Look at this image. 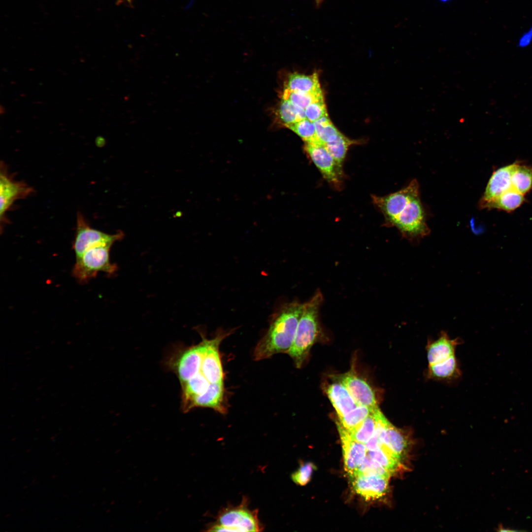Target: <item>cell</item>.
<instances>
[{
    "label": "cell",
    "instance_id": "cell-1",
    "mask_svg": "<svg viewBox=\"0 0 532 532\" xmlns=\"http://www.w3.org/2000/svg\"><path fill=\"white\" fill-rule=\"evenodd\" d=\"M373 199L387 224L396 227L407 240L418 243L430 234L416 180L396 192Z\"/></svg>",
    "mask_w": 532,
    "mask_h": 532
},
{
    "label": "cell",
    "instance_id": "cell-2",
    "mask_svg": "<svg viewBox=\"0 0 532 532\" xmlns=\"http://www.w3.org/2000/svg\"><path fill=\"white\" fill-rule=\"evenodd\" d=\"M118 233L109 234L92 228L89 224L79 226L72 244L75 263L72 275L80 283H86L99 272L114 273L117 266L110 260L112 244L119 240Z\"/></svg>",
    "mask_w": 532,
    "mask_h": 532
},
{
    "label": "cell",
    "instance_id": "cell-3",
    "mask_svg": "<svg viewBox=\"0 0 532 532\" xmlns=\"http://www.w3.org/2000/svg\"><path fill=\"white\" fill-rule=\"evenodd\" d=\"M303 304L298 301L284 304L273 315L269 328L257 344L254 352L256 361L288 353L295 336Z\"/></svg>",
    "mask_w": 532,
    "mask_h": 532
},
{
    "label": "cell",
    "instance_id": "cell-4",
    "mask_svg": "<svg viewBox=\"0 0 532 532\" xmlns=\"http://www.w3.org/2000/svg\"><path fill=\"white\" fill-rule=\"evenodd\" d=\"M323 300V295L317 291L308 301L303 303L293 344L288 352L297 367H300L311 347L321 333L319 311Z\"/></svg>",
    "mask_w": 532,
    "mask_h": 532
},
{
    "label": "cell",
    "instance_id": "cell-5",
    "mask_svg": "<svg viewBox=\"0 0 532 532\" xmlns=\"http://www.w3.org/2000/svg\"><path fill=\"white\" fill-rule=\"evenodd\" d=\"M244 498L237 506L228 505L218 513L217 524L231 528L233 532H260L263 527L258 517V510H250Z\"/></svg>",
    "mask_w": 532,
    "mask_h": 532
},
{
    "label": "cell",
    "instance_id": "cell-6",
    "mask_svg": "<svg viewBox=\"0 0 532 532\" xmlns=\"http://www.w3.org/2000/svg\"><path fill=\"white\" fill-rule=\"evenodd\" d=\"M207 341V338L203 337L199 344L180 349L169 359L168 366L176 374L180 384L200 371Z\"/></svg>",
    "mask_w": 532,
    "mask_h": 532
},
{
    "label": "cell",
    "instance_id": "cell-7",
    "mask_svg": "<svg viewBox=\"0 0 532 532\" xmlns=\"http://www.w3.org/2000/svg\"><path fill=\"white\" fill-rule=\"evenodd\" d=\"M229 333L220 331L212 339H208L200 372L210 383L224 382V373L219 351L220 344Z\"/></svg>",
    "mask_w": 532,
    "mask_h": 532
},
{
    "label": "cell",
    "instance_id": "cell-8",
    "mask_svg": "<svg viewBox=\"0 0 532 532\" xmlns=\"http://www.w3.org/2000/svg\"><path fill=\"white\" fill-rule=\"evenodd\" d=\"M305 150L323 177L329 182L337 184L341 167L321 142L305 143Z\"/></svg>",
    "mask_w": 532,
    "mask_h": 532
},
{
    "label": "cell",
    "instance_id": "cell-9",
    "mask_svg": "<svg viewBox=\"0 0 532 532\" xmlns=\"http://www.w3.org/2000/svg\"><path fill=\"white\" fill-rule=\"evenodd\" d=\"M336 379L345 386L358 405L367 407L372 412L379 407L373 390L364 379L353 371L339 375Z\"/></svg>",
    "mask_w": 532,
    "mask_h": 532
},
{
    "label": "cell",
    "instance_id": "cell-10",
    "mask_svg": "<svg viewBox=\"0 0 532 532\" xmlns=\"http://www.w3.org/2000/svg\"><path fill=\"white\" fill-rule=\"evenodd\" d=\"M337 427L342 443L345 469L351 478L366 456L367 450L365 444L352 438L338 422Z\"/></svg>",
    "mask_w": 532,
    "mask_h": 532
},
{
    "label": "cell",
    "instance_id": "cell-11",
    "mask_svg": "<svg viewBox=\"0 0 532 532\" xmlns=\"http://www.w3.org/2000/svg\"><path fill=\"white\" fill-rule=\"evenodd\" d=\"M32 189L22 182L16 181L1 170L0 176V215L1 219L14 202L27 196Z\"/></svg>",
    "mask_w": 532,
    "mask_h": 532
},
{
    "label": "cell",
    "instance_id": "cell-12",
    "mask_svg": "<svg viewBox=\"0 0 532 532\" xmlns=\"http://www.w3.org/2000/svg\"><path fill=\"white\" fill-rule=\"evenodd\" d=\"M516 163L501 167L493 173L479 201V206L481 209L487 203L512 188L511 177Z\"/></svg>",
    "mask_w": 532,
    "mask_h": 532
},
{
    "label": "cell",
    "instance_id": "cell-13",
    "mask_svg": "<svg viewBox=\"0 0 532 532\" xmlns=\"http://www.w3.org/2000/svg\"><path fill=\"white\" fill-rule=\"evenodd\" d=\"M355 491L366 499H375L383 496L388 489L389 478L379 475H357L351 478Z\"/></svg>",
    "mask_w": 532,
    "mask_h": 532
},
{
    "label": "cell",
    "instance_id": "cell-14",
    "mask_svg": "<svg viewBox=\"0 0 532 532\" xmlns=\"http://www.w3.org/2000/svg\"><path fill=\"white\" fill-rule=\"evenodd\" d=\"M459 343L458 339H451L445 332H442L437 339L430 341L427 346L429 365L442 362L454 356Z\"/></svg>",
    "mask_w": 532,
    "mask_h": 532
},
{
    "label": "cell",
    "instance_id": "cell-15",
    "mask_svg": "<svg viewBox=\"0 0 532 532\" xmlns=\"http://www.w3.org/2000/svg\"><path fill=\"white\" fill-rule=\"evenodd\" d=\"M208 407L221 414L226 412L225 404L224 382L210 383L207 390L196 397L190 406V410L195 407Z\"/></svg>",
    "mask_w": 532,
    "mask_h": 532
},
{
    "label": "cell",
    "instance_id": "cell-16",
    "mask_svg": "<svg viewBox=\"0 0 532 532\" xmlns=\"http://www.w3.org/2000/svg\"><path fill=\"white\" fill-rule=\"evenodd\" d=\"M326 393L338 418L359 405L347 389L339 381L329 385Z\"/></svg>",
    "mask_w": 532,
    "mask_h": 532
},
{
    "label": "cell",
    "instance_id": "cell-17",
    "mask_svg": "<svg viewBox=\"0 0 532 532\" xmlns=\"http://www.w3.org/2000/svg\"><path fill=\"white\" fill-rule=\"evenodd\" d=\"M383 447L400 462L406 454L408 443L405 436L401 430L388 420L386 424Z\"/></svg>",
    "mask_w": 532,
    "mask_h": 532
},
{
    "label": "cell",
    "instance_id": "cell-18",
    "mask_svg": "<svg viewBox=\"0 0 532 532\" xmlns=\"http://www.w3.org/2000/svg\"><path fill=\"white\" fill-rule=\"evenodd\" d=\"M460 375L459 364L455 355L436 364L429 365L427 375L430 379L448 380Z\"/></svg>",
    "mask_w": 532,
    "mask_h": 532
},
{
    "label": "cell",
    "instance_id": "cell-19",
    "mask_svg": "<svg viewBox=\"0 0 532 532\" xmlns=\"http://www.w3.org/2000/svg\"><path fill=\"white\" fill-rule=\"evenodd\" d=\"M524 201V195L511 188L486 204L482 209H498L511 212L520 207Z\"/></svg>",
    "mask_w": 532,
    "mask_h": 532
},
{
    "label": "cell",
    "instance_id": "cell-20",
    "mask_svg": "<svg viewBox=\"0 0 532 532\" xmlns=\"http://www.w3.org/2000/svg\"><path fill=\"white\" fill-rule=\"evenodd\" d=\"M286 88L291 91L308 93L322 91L318 75L315 72L310 75L294 73L289 76Z\"/></svg>",
    "mask_w": 532,
    "mask_h": 532
},
{
    "label": "cell",
    "instance_id": "cell-21",
    "mask_svg": "<svg viewBox=\"0 0 532 532\" xmlns=\"http://www.w3.org/2000/svg\"><path fill=\"white\" fill-rule=\"evenodd\" d=\"M512 188L525 195L532 187V166L517 162L511 177Z\"/></svg>",
    "mask_w": 532,
    "mask_h": 532
},
{
    "label": "cell",
    "instance_id": "cell-22",
    "mask_svg": "<svg viewBox=\"0 0 532 532\" xmlns=\"http://www.w3.org/2000/svg\"><path fill=\"white\" fill-rule=\"evenodd\" d=\"M278 112L280 118L287 127L306 118L304 109L283 99Z\"/></svg>",
    "mask_w": 532,
    "mask_h": 532
},
{
    "label": "cell",
    "instance_id": "cell-23",
    "mask_svg": "<svg viewBox=\"0 0 532 532\" xmlns=\"http://www.w3.org/2000/svg\"><path fill=\"white\" fill-rule=\"evenodd\" d=\"M376 426V419L371 412L359 425L351 430H346L354 439L366 444L372 436Z\"/></svg>",
    "mask_w": 532,
    "mask_h": 532
},
{
    "label": "cell",
    "instance_id": "cell-24",
    "mask_svg": "<svg viewBox=\"0 0 532 532\" xmlns=\"http://www.w3.org/2000/svg\"><path fill=\"white\" fill-rule=\"evenodd\" d=\"M282 99L288 100L294 104L305 109L312 102L324 100V97L322 91L308 93L291 91L285 88L283 92Z\"/></svg>",
    "mask_w": 532,
    "mask_h": 532
},
{
    "label": "cell",
    "instance_id": "cell-25",
    "mask_svg": "<svg viewBox=\"0 0 532 532\" xmlns=\"http://www.w3.org/2000/svg\"><path fill=\"white\" fill-rule=\"evenodd\" d=\"M367 454L391 474L397 471L401 466V462L383 447L374 451H367Z\"/></svg>",
    "mask_w": 532,
    "mask_h": 532
},
{
    "label": "cell",
    "instance_id": "cell-26",
    "mask_svg": "<svg viewBox=\"0 0 532 532\" xmlns=\"http://www.w3.org/2000/svg\"><path fill=\"white\" fill-rule=\"evenodd\" d=\"M352 143L350 139L340 133L333 141L324 145L337 165L341 167L348 147Z\"/></svg>",
    "mask_w": 532,
    "mask_h": 532
},
{
    "label": "cell",
    "instance_id": "cell-27",
    "mask_svg": "<svg viewBox=\"0 0 532 532\" xmlns=\"http://www.w3.org/2000/svg\"><path fill=\"white\" fill-rule=\"evenodd\" d=\"M314 124L317 136L324 144L333 141L340 133L328 116L314 121Z\"/></svg>",
    "mask_w": 532,
    "mask_h": 532
},
{
    "label": "cell",
    "instance_id": "cell-28",
    "mask_svg": "<svg viewBox=\"0 0 532 532\" xmlns=\"http://www.w3.org/2000/svg\"><path fill=\"white\" fill-rule=\"evenodd\" d=\"M372 412L366 406L359 405L342 417L338 423L345 430H351L362 423Z\"/></svg>",
    "mask_w": 532,
    "mask_h": 532
},
{
    "label": "cell",
    "instance_id": "cell-29",
    "mask_svg": "<svg viewBox=\"0 0 532 532\" xmlns=\"http://www.w3.org/2000/svg\"><path fill=\"white\" fill-rule=\"evenodd\" d=\"M288 127L299 135L305 143L321 142L317 136L314 122L306 118Z\"/></svg>",
    "mask_w": 532,
    "mask_h": 532
},
{
    "label": "cell",
    "instance_id": "cell-30",
    "mask_svg": "<svg viewBox=\"0 0 532 532\" xmlns=\"http://www.w3.org/2000/svg\"><path fill=\"white\" fill-rule=\"evenodd\" d=\"M357 475H379L390 478L391 474L366 454L352 478Z\"/></svg>",
    "mask_w": 532,
    "mask_h": 532
},
{
    "label": "cell",
    "instance_id": "cell-31",
    "mask_svg": "<svg viewBox=\"0 0 532 532\" xmlns=\"http://www.w3.org/2000/svg\"><path fill=\"white\" fill-rule=\"evenodd\" d=\"M315 466L311 462L303 464L292 474V481L297 485L303 486L310 481Z\"/></svg>",
    "mask_w": 532,
    "mask_h": 532
},
{
    "label": "cell",
    "instance_id": "cell-32",
    "mask_svg": "<svg viewBox=\"0 0 532 532\" xmlns=\"http://www.w3.org/2000/svg\"><path fill=\"white\" fill-rule=\"evenodd\" d=\"M305 112L306 119L313 122L323 117L327 116L324 100L312 102L305 109Z\"/></svg>",
    "mask_w": 532,
    "mask_h": 532
},
{
    "label": "cell",
    "instance_id": "cell-33",
    "mask_svg": "<svg viewBox=\"0 0 532 532\" xmlns=\"http://www.w3.org/2000/svg\"><path fill=\"white\" fill-rule=\"evenodd\" d=\"M532 42V24L530 28L525 31L520 37L518 41V46L520 48H526Z\"/></svg>",
    "mask_w": 532,
    "mask_h": 532
},
{
    "label": "cell",
    "instance_id": "cell-34",
    "mask_svg": "<svg viewBox=\"0 0 532 532\" xmlns=\"http://www.w3.org/2000/svg\"><path fill=\"white\" fill-rule=\"evenodd\" d=\"M499 531H500V532H515V531H517V530H515L510 529V528H508H508H503L501 526H500L499 528Z\"/></svg>",
    "mask_w": 532,
    "mask_h": 532
},
{
    "label": "cell",
    "instance_id": "cell-35",
    "mask_svg": "<svg viewBox=\"0 0 532 532\" xmlns=\"http://www.w3.org/2000/svg\"><path fill=\"white\" fill-rule=\"evenodd\" d=\"M439 0L440 1L442 2H447L451 0Z\"/></svg>",
    "mask_w": 532,
    "mask_h": 532
},
{
    "label": "cell",
    "instance_id": "cell-36",
    "mask_svg": "<svg viewBox=\"0 0 532 532\" xmlns=\"http://www.w3.org/2000/svg\"><path fill=\"white\" fill-rule=\"evenodd\" d=\"M316 0V2L317 4H320L321 2V1H322V0Z\"/></svg>",
    "mask_w": 532,
    "mask_h": 532
},
{
    "label": "cell",
    "instance_id": "cell-37",
    "mask_svg": "<svg viewBox=\"0 0 532 532\" xmlns=\"http://www.w3.org/2000/svg\"><path fill=\"white\" fill-rule=\"evenodd\" d=\"M127 0L130 1V0Z\"/></svg>",
    "mask_w": 532,
    "mask_h": 532
}]
</instances>
